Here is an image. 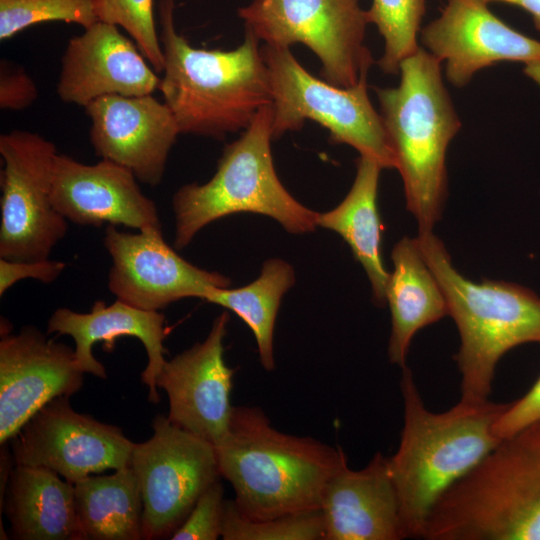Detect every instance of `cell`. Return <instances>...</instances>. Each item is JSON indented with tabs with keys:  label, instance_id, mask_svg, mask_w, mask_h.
Here are the masks:
<instances>
[{
	"label": "cell",
	"instance_id": "6da1fadb",
	"mask_svg": "<svg viewBox=\"0 0 540 540\" xmlns=\"http://www.w3.org/2000/svg\"><path fill=\"white\" fill-rule=\"evenodd\" d=\"M400 388L404 423L388 465L406 536L423 538L436 502L501 442L493 426L507 403L460 399L445 412H431L407 366Z\"/></svg>",
	"mask_w": 540,
	"mask_h": 540
},
{
	"label": "cell",
	"instance_id": "7a4b0ae2",
	"mask_svg": "<svg viewBox=\"0 0 540 540\" xmlns=\"http://www.w3.org/2000/svg\"><path fill=\"white\" fill-rule=\"evenodd\" d=\"M163 76L159 90L181 134L223 139L244 131L272 104L260 40L245 30L231 50L196 48L175 26V0H160Z\"/></svg>",
	"mask_w": 540,
	"mask_h": 540
},
{
	"label": "cell",
	"instance_id": "3957f363",
	"mask_svg": "<svg viewBox=\"0 0 540 540\" xmlns=\"http://www.w3.org/2000/svg\"><path fill=\"white\" fill-rule=\"evenodd\" d=\"M215 449L236 508L253 520L321 509L328 481L348 464L341 448L283 433L258 407H234Z\"/></svg>",
	"mask_w": 540,
	"mask_h": 540
},
{
	"label": "cell",
	"instance_id": "277c9868",
	"mask_svg": "<svg viewBox=\"0 0 540 540\" xmlns=\"http://www.w3.org/2000/svg\"><path fill=\"white\" fill-rule=\"evenodd\" d=\"M397 87L375 88L379 113L418 232L440 220L447 197L446 153L461 122L444 85L441 63L426 49L405 58Z\"/></svg>",
	"mask_w": 540,
	"mask_h": 540
},
{
	"label": "cell",
	"instance_id": "5b68a950",
	"mask_svg": "<svg viewBox=\"0 0 540 540\" xmlns=\"http://www.w3.org/2000/svg\"><path fill=\"white\" fill-rule=\"evenodd\" d=\"M428 540H540V420L504 438L433 507Z\"/></svg>",
	"mask_w": 540,
	"mask_h": 540
},
{
	"label": "cell",
	"instance_id": "8992f818",
	"mask_svg": "<svg viewBox=\"0 0 540 540\" xmlns=\"http://www.w3.org/2000/svg\"><path fill=\"white\" fill-rule=\"evenodd\" d=\"M416 241L459 331L455 360L461 374V399L487 400L501 357L516 346L540 343V297L506 281L467 279L432 231L418 233Z\"/></svg>",
	"mask_w": 540,
	"mask_h": 540
},
{
	"label": "cell",
	"instance_id": "52a82bcc",
	"mask_svg": "<svg viewBox=\"0 0 540 540\" xmlns=\"http://www.w3.org/2000/svg\"><path fill=\"white\" fill-rule=\"evenodd\" d=\"M272 115L271 104L261 108L240 137L224 147L209 181L185 184L173 194L176 249L187 247L208 224L241 212L271 217L292 234L318 226V213L298 202L275 171Z\"/></svg>",
	"mask_w": 540,
	"mask_h": 540
},
{
	"label": "cell",
	"instance_id": "ba28073f",
	"mask_svg": "<svg viewBox=\"0 0 540 540\" xmlns=\"http://www.w3.org/2000/svg\"><path fill=\"white\" fill-rule=\"evenodd\" d=\"M272 94L273 140L298 131L312 120L330 134L333 143L347 144L382 168H395L380 113L371 103L367 81L344 88L309 73L289 47L262 44Z\"/></svg>",
	"mask_w": 540,
	"mask_h": 540
},
{
	"label": "cell",
	"instance_id": "9c48e42d",
	"mask_svg": "<svg viewBox=\"0 0 540 540\" xmlns=\"http://www.w3.org/2000/svg\"><path fill=\"white\" fill-rule=\"evenodd\" d=\"M237 15L263 44L305 45L328 83L351 88L367 81L374 60L364 43L369 22L360 0H251Z\"/></svg>",
	"mask_w": 540,
	"mask_h": 540
},
{
	"label": "cell",
	"instance_id": "30bf717a",
	"mask_svg": "<svg viewBox=\"0 0 540 540\" xmlns=\"http://www.w3.org/2000/svg\"><path fill=\"white\" fill-rule=\"evenodd\" d=\"M55 144L26 130L0 136V258L14 261L48 259L65 237L68 221L53 205Z\"/></svg>",
	"mask_w": 540,
	"mask_h": 540
},
{
	"label": "cell",
	"instance_id": "8fae6325",
	"mask_svg": "<svg viewBox=\"0 0 540 540\" xmlns=\"http://www.w3.org/2000/svg\"><path fill=\"white\" fill-rule=\"evenodd\" d=\"M153 435L135 443L129 466L142 494V537L171 536L200 495L219 479L215 446L157 415Z\"/></svg>",
	"mask_w": 540,
	"mask_h": 540
},
{
	"label": "cell",
	"instance_id": "7c38bea8",
	"mask_svg": "<svg viewBox=\"0 0 540 540\" xmlns=\"http://www.w3.org/2000/svg\"><path fill=\"white\" fill-rule=\"evenodd\" d=\"M134 444L119 427L76 412L69 397L48 402L11 439L14 464L48 468L73 484L128 466Z\"/></svg>",
	"mask_w": 540,
	"mask_h": 540
},
{
	"label": "cell",
	"instance_id": "4fadbf2b",
	"mask_svg": "<svg viewBox=\"0 0 540 540\" xmlns=\"http://www.w3.org/2000/svg\"><path fill=\"white\" fill-rule=\"evenodd\" d=\"M104 246L112 259L109 291L143 310L159 311L184 298L204 300L210 290L231 285L229 277L182 258L166 243L161 228L130 233L107 225Z\"/></svg>",
	"mask_w": 540,
	"mask_h": 540
},
{
	"label": "cell",
	"instance_id": "5bb4252c",
	"mask_svg": "<svg viewBox=\"0 0 540 540\" xmlns=\"http://www.w3.org/2000/svg\"><path fill=\"white\" fill-rule=\"evenodd\" d=\"M4 325L0 340V443L13 439L44 405L70 397L84 372L70 346L26 325L14 334Z\"/></svg>",
	"mask_w": 540,
	"mask_h": 540
},
{
	"label": "cell",
	"instance_id": "9a60e30c",
	"mask_svg": "<svg viewBox=\"0 0 540 540\" xmlns=\"http://www.w3.org/2000/svg\"><path fill=\"white\" fill-rule=\"evenodd\" d=\"M229 319L227 311L219 314L205 340L166 360L156 379L168 395L169 421L215 447L226 437L234 409L235 370L224 361L223 345Z\"/></svg>",
	"mask_w": 540,
	"mask_h": 540
},
{
	"label": "cell",
	"instance_id": "2e32d148",
	"mask_svg": "<svg viewBox=\"0 0 540 540\" xmlns=\"http://www.w3.org/2000/svg\"><path fill=\"white\" fill-rule=\"evenodd\" d=\"M95 154L130 170L141 183L162 182L180 133L164 101L150 95L100 97L85 107Z\"/></svg>",
	"mask_w": 540,
	"mask_h": 540
},
{
	"label": "cell",
	"instance_id": "e0dca14e",
	"mask_svg": "<svg viewBox=\"0 0 540 540\" xmlns=\"http://www.w3.org/2000/svg\"><path fill=\"white\" fill-rule=\"evenodd\" d=\"M421 42L445 64L446 78L456 87L499 62L540 63V41L507 25L477 0H448L421 30Z\"/></svg>",
	"mask_w": 540,
	"mask_h": 540
},
{
	"label": "cell",
	"instance_id": "ac0fdd59",
	"mask_svg": "<svg viewBox=\"0 0 540 540\" xmlns=\"http://www.w3.org/2000/svg\"><path fill=\"white\" fill-rule=\"evenodd\" d=\"M160 83L135 42L98 20L68 41L56 93L61 101L85 108L107 95H150Z\"/></svg>",
	"mask_w": 540,
	"mask_h": 540
},
{
	"label": "cell",
	"instance_id": "d6986e66",
	"mask_svg": "<svg viewBox=\"0 0 540 540\" xmlns=\"http://www.w3.org/2000/svg\"><path fill=\"white\" fill-rule=\"evenodd\" d=\"M51 197L56 210L77 225L161 228L157 206L141 191L135 175L108 160L85 164L57 154Z\"/></svg>",
	"mask_w": 540,
	"mask_h": 540
},
{
	"label": "cell",
	"instance_id": "ffe728a7",
	"mask_svg": "<svg viewBox=\"0 0 540 540\" xmlns=\"http://www.w3.org/2000/svg\"><path fill=\"white\" fill-rule=\"evenodd\" d=\"M47 333L68 335L75 343V357L84 373L98 378L107 377L105 366L93 355V346L102 341L106 351L113 350L116 339L135 337L147 353V365L141 379L148 388V400L159 402L156 379L166 359L164 340L168 334L166 320L159 311H147L119 299L106 305L95 301L86 313L69 308L56 309L48 320Z\"/></svg>",
	"mask_w": 540,
	"mask_h": 540
},
{
	"label": "cell",
	"instance_id": "44dd1931",
	"mask_svg": "<svg viewBox=\"0 0 540 540\" xmlns=\"http://www.w3.org/2000/svg\"><path fill=\"white\" fill-rule=\"evenodd\" d=\"M324 540L407 538L388 457L376 453L360 470L339 469L328 481L321 503Z\"/></svg>",
	"mask_w": 540,
	"mask_h": 540
},
{
	"label": "cell",
	"instance_id": "7402d4cb",
	"mask_svg": "<svg viewBox=\"0 0 540 540\" xmlns=\"http://www.w3.org/2000/svg\"><path fill=\"white\" fill-rule=\"evenodd\" d=\"M4 512L18 540H84L74 484L41 466L14 464L5 485Z\"/></svg>",
	"mask_w": 540,
	"mask_h": 540
},
{
	"label": "cell",
	"instance_id": "603a6c76",
	"mask_svg": "<svg viewBox=\"0 0 540 540\" xmlns=\"http://www.w3.org/2000/svg\"><path fill=\"white\" fill-rule=\"evenodd\" d=\"M393 271L386 287L391 312L388 357L406 366L414 335L448 315L444 294L418 247L416 238L403 237L393 247Z\"/></svg>",
	"mask_w": 540,
	"mask_h": 540
},
{
	"label": "cell",
	"instance_id": "cb8c5ba5",
	"mask_svg": "<svg viewBox=\"0 0 540 540\" xmlns=\"http://www.w3.org/2000/svg\"><path fill=\"white\" fill-rule=\"evenodd\" d=\"M383 168L374 159L359 156L354 182L334 209L318 213V226L338 233L350 247L355 259L362 265L371 284L375 304L386 303L389 280L382 256L383 226L377 206L380 171Z\"/></svg>",
	"mask_w": 540,
	"mask_h": 540
},
{
	"label": "cell",
	"instance_id": "d4e9b609",
	"mask_svg": "<svg viewBox=\"0 0 540 540\" xmlns=\"http://www.w3.org/2000/svg\"><path fill=\"white\" fill-rule=\"evenodd\" d=\"M74 499L84 540L143 539L141 488L129 465L75 482Z\"/></svg>",
	"mask_w": 540,
	"mask_h": 540
},
{
	"label": "cell",
	"instance_id": "484cf974",
	"mask_svg": "<svg viewBox=\"0 0 540 540\" xmlns=\"http://www.w3.org/2000/svg\"><path fill=\"white\" fill-rule=\"evenodd\" d=\"M293 267L279 258L266 260L260 275L239 288H214L204 300L234 312L252 331L260 362L265 370L275 368L274 326L283 295L294 285Z\"/></svg>",
	"mask_w": 540,
	"mask_h": 540
},
{
	"label": "cell",
	"instance_id": "4316f807",
	"mask_svg": "<svg viewBox=\"0 0 540 540\" xmlns=\"http://www.w3.org/2000/svg\"><path fill=\"white\" fill-rule=\"evenodd\" d=\"M426 3L427 0H372L366 16L384 40V52L378 61L384 73L398 74L401 62L420 47L417 37Z\"/></svg>",
	"mask_w": 540,
	"mask_h": 540
},
{
	"label": "cell",
	"instance_id": "83f0119b",
	"mask_svg": "<svg viewBox=\"0 0 540 540\" xmlns=\"http://www.w3.org/2000/svg\"><path fill=\"white\" fill-rule=\"evenodd\" d=\"M221 537L224 540H324L325 527L321 509L253 520L242 516L233 500H225Z\"/></svg>",
	"mask_w": 540,
	"mask_h": 540
},
{
	"label": "cell",
	"instance_id": "f1b7e54d",
	"mask_svg": "<svg viewBox=\"0 0 540 540\" xmlns=\"http://www.w3.org/2000/svg\"><path fill=\"white\" fill-rule=\"evenodd\" d=\"M60 21L84 29L98 21L95 0H0V40L39 23Z\"/></svg>",
	"mask_w": 540,
	"mask_h": 540
},
{
	"label": "cell",
	"instance_id": "f546056e",
	"mask_svg": "<svg viewBox=\"0 0 540 540\" xmlns=\"http://www.w3.org/2000/svg\"><path fill=\"white\" fill-rule=\"evenodd\" d=\"M97 19L122 28L157 73L164 58L154 17V0H95Z\"/></svg>",
	"mask_w": 540,
	"mask_h": 540
},
{
	"label": "cell",
	"instance_id": "4dcf8cb0",
	"mask_svg": "<svg viewBox=\"0 0 540 540\" xmlns=\"http://www.w3.org/2000/svg\"><path fill=\"white\" fill-rule=\"evenodd\" d=\"M221 482H213L198 498L173 540H216L221 537L225 500Z\"/></svg>",
	"mask_w": 540,
	"mask_h": 540
},
{
	"label": "cell",
	"instance_id": "1f68e13d",
	"mask_svg": "<svg viewBox=\"0 0 540 540\" xmlns=\"http://www.w3.org/2000/svg\"><path fill=\"white\" fill-rule=\"evenodd\" d=\"M38 98V88L24 68L6 59L0 62V108L20 111Z\"/></svg>",
	"mask_w": 540,
	"mask_h": 540
},
{
	"label": "cell",
	"instance_id": "d6a6232c",
	"mask_svg": "<svg viewBox=\"0 0 540 540\" xmlns=\"http://www.w3.org/2000/svg\"><path fill=\"white\" fill-rule=\"evenodd\" d=\"M538 420H540V376L526 394L516 401L507 403L495 421L493 430L502 440Z\"/></svg>",
	"mask_w": 540,
	"mask_h": 540
},
{
	"label": "cell",
	"instance_id": "836d02e7",
	"mask_svg": "<svg viewBox=\"0 0 540 540\" xmlns=\"http://www.w3.org/2000/svg\"><path fill=\"white\" fill-rule=\"evenodd\" d=\"M66 263L58 260L14 261L0 258V296L16 282L34 279L42 283L54 282L64 271Z\"/></svg>",
	"mask_w": 540,
	"mask_h": 540
},
{
	"label": "cell",
	"instance_id": "e575fe53",
	"mask_svg": "<svg viewBox=\"0 0 540 540\" xmlns=\"http://www.w3.org/2000/svg\"><path fill=\"white\" fill-rule=\"evenodd\" d=\"M483 4L501 2L521 8L532 17L535 28L540 32V0H477Z\"/></svg>",
	"mask_w": 540,
	"mask_h": 540
},
{
	"label": "cell",
	"instance_id": "d590c367",
	"mask_svg": "<svg viewBox=\"0 0 540 540\" xmlns=\"http://www.w3.org/2000/svg\"><path fill=\"white\" fill-rule=\"evenodd\" d=\"M538 85L540 86V80H539V82H538Z\"/></svg>",
	"mask_w": 540,
	"mask_h": 540
}]
</instances>
